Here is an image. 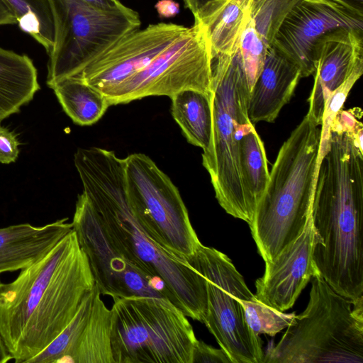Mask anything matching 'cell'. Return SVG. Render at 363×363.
<instances>
[{
  "mask_svg": "<svg viewBox=\"0 0 363 363\" xmlns=\"http://www.w3.org/2000/svg\"><path fill=\"white\" fill-rule=\"evenodd\" d=\"M94 285L73 229L16 279L0 282V334L12 359L28 363L45 350Z\"/></svg>",
  "mask_w": 363,
  "mask_h": 363,
  "instance_id": "1",
  "label": "cell"
},
{
  "mask_svg": "<svg viewBox=\"0 0 363 363\" xmlns=\"http://www.w3.org/2000/svg\"><path fill=\"white\" fill-rule=\"evenodd\" d=\"M74 162L83 192L113 247L144 273L162 281L171 303L186 316L203 323L206 279L184 259L155 244L139 227L127 203L124 159L114 151L91 147L79 148Z\"/></svg>",
  "mask_w": 363,
  "mask_h": 363,
  "instance_id": "2",
  "label": "cell"
},
{
  "mask_svg": "<svg viewBox=\"0 0 363 363\" xmlns=\"http://www.w3.org/2000/svg\"><path fill=\"white\" fill-rule=\"evenodd\" d=\"M320 128L307 113L283 143L249 225L264 262L304 230L312 211Z\"/></svg>",
  "mask_w": 363,
  "mask_h": 363,
  "instance_id": "3",
  "label": "cell"
},
{
  "mask_svg": "<svg viewBox=\"0 0 363 363\" xmlns=\"http://www.w3.org/2000/svg\"><path fill=\"white\" fill-rule=\"evenodd\" d=\"M250 89L239 48L213 57L211 101L212 133L202 164L208 172L216 198L230 216L248 225L255 204L243 182L240 141L254 125L247 114Z\"/></svg>",
  "mask_w": 363,
  "mask_h": 363,
  "instance_id": "4",
  "label": "cell"
},
{
  "mask_svg": "<svg viewBox=\"0 0 363 363\" xmlns=\"http://www.w3.org/2000/svg\"><path fill=\"white\" fill-rule=\"evenodd\" d=\"M311 216L320 275L337 294L351 300L362 296V184L346 174L323 178L315 187Z\"/></svg>",
  "mask_w": 363,
  "mask_h": 363,
  "instance_id": "5",
  "label": "cell"
},
{
  "mask_svg": "<svg viewBox=\"0 0 363 363\" xmlns=\"http://www.w3.org/2000/svg\"><path fill=\"white\" fill-rule=\"evenodd\" d=\"M311 280L306 309L268 348L263 363H362L363 296L349 299L320 274Z\"/></svg>",
  "mask_w": 363,
  "mask_h": 363,
  "instance_id": "6",
  "label": "cell"
},
{
  "mask_svg": "<svg viewBox=\"0 0 363 363\" xmlns=\"http://www.w3.org/2000/svg\"><path fill=\"white\" fill-rule=\"evenodd\" d=\"M112 298L111 343L115 363H191L198 340L179 308L154 296Z\"/></svg>",
  "mask_w": 363,
  "mask_h": 363,
  "instance_id": "7",
  "label": "cell"
},
{
  "mask_svg": "<svg viewBox=\"0 0 363 363\" xmlns=\"http://www.w3.org/2000/svg\"><path fill=\"white\" fill-rule=\"evenodd\" d=\"M54 24L47 84L79 74L126 34L140 28L139 14L124 4L105 9L84 0H48Z\"/></svg>",
  "mask_w": 363,
  "mask_h": 363,
  "instance_id": "8",
  "label": "cell"
},
{
  "mask_svg": "<svg viewBox=\"0 0 363 363\" xmlns=\"http://www.w3.org/2000/svg\"><path fill=\"white\" fill-rule=\"evenodd\" d=\"M124 176L128 206L147 237L182 259L194 254L201 242L169 177L143 153L124 158Z\"/></svg>",
  "mask_w": 363,
  "mask_h": 363,
  "instance_id": "9",
  "label": "cell"
},
{
  "mask_svg": "<svg viewBox=\"0 0 363 363\" xmlns=\"http://www.w3.org/2000/svg\"><path fill=\"white\" fill-rule=\"evenodd\" d=\"M184 260L206 279L203 323L232 363H263L262 342L250 327L240 301L257 298L230 258L201 243Z\"/></svg>",
  "mask_w": 363,
  "mask_h": 363,
  "instance_id": "10",
  "label": "cell"
},
{
  "mask_svg": "<svg viewBox=\"0 0 363 363\" xmlns=\"http://www.w3.org/2000/svg\"><path fill=\"white\" fill-rule=\"evenodd\" d=\"M212 52L201 24L191 27L145 69L121 84L107 97L111 106L150 96L172 97L184 89L211 93Z\"/></svg>",
  "mask_w": 363,
  "mask_h": 363,
  "instance_id": "11",
  "label": "cell"
},
{
  "mask_svg": "<svg viewBox=\"0 0 363 363\" xmlns=\"http://www.w3.org/2000/svg\"><path fill=\"white\" fill-rule=\"evenodd\" d=\"M72 225L101 295L154 296L170 301L162 281L137 268L110 243L97 211L83 192L78 196Z\"/></svg>",
  "mask_w": 363,
  "mask_h": 363,
  "instance_id": "12",
  "label": "cell"
},
{
  "mask_svg": "<svg viewBox=\"0 0 363 363\" xmlns=\"http://www.w3.org/2000/svg\"><path fill=\"white\" fill-rule=\"evenodd\" d=\"M342 28L363 30V16L332 0H299L282 21L272 45L300 70L314 74V51L326 34Z\"/></svg>",
  "mask_w": 363,
  "mask_h": 363,
  "instance_id": "13",
  "label": "cell"
},
{
  "mask_svg": "<svg viewBox=\"0 0 363 363\" xmlns=\"http://www.w3.org/2000/svg\"><path fill=\"white\" fill-rule=\"evenodd\" d=\"M188 28L160 23L135 30L118 40L75 77L106 98L121 84L145 69Z\"/></svg>",
  "mask_w": 363,
  "mask_h": 363,
  "instance_id": "14",
  "label": "cell"
},
{
  "mask_svg": "<svg viewBox=\"0 0 363 363\" xmlns=\"http://www.w3.org/2000/svg\"><path fill=\"white\" fill-rule=\"evenodd\" d=\"M318 242L311 215L303 232L265 262L264 274L255 282V298L281 312L291 308L308 283L320 274L313 260Z\"/></svg>",
  "mask_w": 363,
  "mask_h": 363,
  "instance_id": "15",
  "label": "cell"
},
{
  "mask_svg": "<svg viewBox=\"0 0 363 363\" xmlns=\"http://www.w3.org/2000/svg\"><path fill=\"white\" fill-rule=\"evenodd\" d=\"M314 64L308 113L321 125L330 95L350 78L363 73V30L342 28L325 35L315 45Z\"/></svg>",
  "mask_w": 363,
  "mask_h": 363,
  "instance_id": "16",
  "label": "cell"
},
{
  "mask_svg": "<svg viewBox=\"0 0 363 363\" xmlns=\"http://www.w3.org/2000/svg\"><path fill=\"white\" fill-rule=\"evenodd\" d=\"M301 78L299 69L272 44L249 94L247 114L254 124L273 122L291 99Z\"/></svg>",
  "mask_w": 363,
  "mask_h": 363,
  "instance_id": "17",
  "label": "cell"
},
{
  "mask_svg": "<svg viewBox=\"0 0 363 363\" xmlns=\"http://www.w3.org/2000/svg\"><path fill=\"white\" fill-rule=\"evenodd\" d=\"M67 218L43 226L21 223L0 228V274L29 267L72 230Z\"/></svg>",
  "mask_w": 363,
  "mask_h": 363,
  "instance_id": "18",
  "label": "cell"
},
{
  "mask_svg": "<svg viewBox=\"0 0 363 363\" xmlns=\"http://www.w3.org/2000/svg\"><path fill=\"white\" fill-rule=\"evenodd\" d=\"M298 1L253 0L250 18L239 43L250 91L282 21Z\"/></svg>",
  "mask_w": 363,
  "mask_h": 363,
  "instance_id": "19",
  "label": "cell"
},
{
  "mask_svg": "<svg viewBox=\"0 0 363 363\" xmlns=\"http://www.w3.org/2000/svg\"><path fill=\"white\" fill-rule=\"evenodd\" d=\"M253 0H216L195 17L208 38L212 57L230 55L238 48L241 35L250 18Z\"/></svg>",
  "mask_w": 363,
  "mask_h": 363,
  "instance_id": "20",
  "label": "cell"
},
{
  "mask_svg": "<svg viewBox=\"0 0 363 363\" xmlns=\"http://www.w3.org/2000/svg\"><path fill=\"white\" fill-rule=\"evenodd\" d=\"M40 89L33 60L0 48V121L19 111Z\"/></svg>",
  "mask_w": 363,
  "mask_h": 363,
  "instance_id": "21",
  "label": "cell"
},
{
  "mask_svg": "<svg viewBox=\"0 0 363 363\" xmlns=\"http://www.w3.org/2000/svg\"><path fill=\"white\" fill-rule=\"evenodd\" d=\"M171 113L187 141L208 149L212 133V108L210 94L184 89L171 97Z\"/></svg>",
  "mask_w": 363,
  "mask_h": 363,
  "instance_id": "22",
  "label": "cell"
},
{
  "mask_svg": "<svg viewBox=\"0 0 363 363\" xmlns=\"http://www.w3.org/2000/svg\"><path fill=\"white\" fill-rule=\"evenodd\" d=\"M111 312L96 294L89 320L68 359L71 363H115L111 343Z\"/></svg>",
  "mask_w": 363,
  "mask_h": 363,
  "instance_id": "23",
  "label": "cell"
},
{
  "mask_svg": "<svg viewBox=\"0 0 363 363\" xmlns=\"http://www.w3.org/2000/svg\"><path fill=\"white\" fill-rule=\"evenodd\" d=\"M52 89L65 112L79 125L96 123L110 106L105 95L76 77L59 82Z\"/></svg>",
  "mask_w": 363,
  "mask_h": 363,
  "instance_id": "24",
  "label": "cell"
},
{
  "mask_svg": "<svg viewBox=\"0 0 363 363\" xmlns=\"http://www.w3.org/2000/svg\"><path fill=\"white\" fill-rule=\"evenodd\" d=\"M240 164L245 186L255 206L269 180L264 143L252 125L240 141Z\"/></svg>",
  "mask_w": 363,
  "mask_h": 363,
  "instance_id": "25",
  "label": "cell"
},
{
  "mask_svg": "<svg viewBox=\"0 0 363 363\" xmlns=\"http://www.w3.org/2000/svg\"><path fill=\"white\" fill-rule=\"evenodd\" d=\"M99 289L95 284L83 298L79 308L66 328L40 353L28 363L67 362L90 317Z\"/></svg>",
  "mask_w": 363,
  "mask_h": 363,
  "instance_id": "26",
  "label": "cell"
},
{
  "mask_svg": "<svg viewBox=\"0 0 363 363\" xmlns=\"http://www.w3.org/2000/svg\"><path fill=\"white\" fill-rule=\"evenodd\" d=\"M20 29L30 35L48 55L54 44V24L48 0H6Z\"/></svg>",
  "mask_w": 363,
  "mask_h": 363,
  "instance_id": "27",
  "label": "cell"
},
{
  "mask_svg": "<svg viewBox=\"0 0 363 363\" xmlns=\"http://www.w3.org/2000/svg\"><path fill=\"white\" fill-rule=\"evenodd\" d=\"M240 301L244 308L250 327L257 335L267 334L274 336L286 328L293 322L296 315L295 313H285L275 310L257 299Z\"/></svg>",
  "mask_w": 363,
  "mask_h": 363,
  "instance_id": "28",
  "label": "cell"
},
{
  "mask_svg": "<svg viewBox=\"0 0 363 363\" xmlns=\"http://www.w3.org/2000/svg\"><path fill=\"white\" fill-rule=\"evenodd\" d=\"M362 111L355 107L348 110H340L335 117L330 130L345 132L362 147L363 125L360 121Z\"/></svg>",
  "mask_w": 363,
  "mask_h": 363,
  "instance_id": "29",
  "label": "cell"
},
{
  "mask_svg": "<svg viewBox=\"0 0 363 363\" xmlns=\"http://www.w3.org/2000/svg\"><path fill=\"white\" fill-rule=\"evenodd\" d=\"M191 363H232L221 348H214L202 340H197L193 350Z\"/></svg>",
  "mask_w": 363,
  "mask_h": 363,
  "instance_id": "30",
  "label": "cell"
},
{
  "mask_svg": "<svg viewBox=\"0 0 363 363\" xmlns=\"http://www.w3.org/2000/svg\"><path fill=\"white\" fill-rule=\"evenodd\" d=\"M19 145L16 135L1 126L0 123V162H14L18 156Z\"/></svg>",
  "mask_w": 363,
  "mask_h": 363,
  "instance_id": "31",
  "label": "cell"
},
{
  "mask_svg": "<svg viewBox=\"0 0 363 363\" xmlns=\"http://www.w3.org/2000/svg\"><path fill=\"white\" fill-rule=\"evenodd\" d=\"M155 7L160 18H172L179 12V4L174 0H159Z\"/></svg>",
  "mask_w": 363,
  "mask_h": 363,
  "instance_id": "32",
  "label": "cell"
},
{
  "mask_svg": "<svg viewBox=\"0 0 363 363\" xmlns=\"http://www.w3.org/2000/svg\"><path fill=\"white\" fill-rule=\"evenodd\" d=\"M17 24L16 16L6 0H0V26Z\"/></svg>",
  "mask_w": 363,
  "mask_h": 363,
  "instance_id": "33",
  "label": "cell"
},
{
  "mask_svg": "<svg viewBox=\"0 0 363 363\" xmlns=\"http://www.w3.org/2000/svg\"><path fill=\"white\" fill-rule=\"evenodd\" d=\"M216 0H183L185 6L195 17L203 8Z\"/></svg>",
  "mask_w": 363,
  "mask_h": 363,
  "instance_id": "34",
  "label": "cell"
},
{
  "mask_svg": "<svg viewBox=\"0 0 363 363\" xmlns=\"http://www.w3.org/2000/svg\"><path fill=\"white\" fill-rule=\"evenodd\" d=\"M350 11L363 16V0H332Z\"/></svg>",
  "mask_w": 363,
  "mask_h": 363,
  "instance_id": "35",
  "label": "cell"
},
{
  "mask_svg": "<svg viewBox=\"0 0 363 363\" xmlns=\"http://www.w3.org/2000/svg\"><path fill=\"white\" fill-rule=\"evenodd\" d=\"M86 3L95 6L105 9H113L122 6L123 4L119 0H84Z\"/></svg>",
  "mask_w": 363,
  "mask_h": 363,
  "instance_id": "36",
  "label": "cell"
},
{
  "mask_svg": "<svg viewBox=\"0 0 363 363\" xmlns=\"http://www.w3.org/2000/svg\"><path fill=\"white\" fill-rule=\"evenodd\" d=\"M12 359L0 334V363H6Z\"/></svg>",
  "mask_w": 363,
  "mask_h": 363,
  "instance_id": "37",
  "label": "cell"
}]
</instances>
